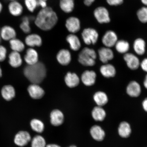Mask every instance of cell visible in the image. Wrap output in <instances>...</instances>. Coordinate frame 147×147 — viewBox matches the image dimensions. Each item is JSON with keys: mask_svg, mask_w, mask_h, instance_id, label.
I'll return each mask as SVG.
<instances>
[{"mask_svg": "<svg viewBox=\"0 0 147 147\" xmlns=\"http://www.w3.org/2000/svg\"><path fill=\"white\" fill-rule=\"evenodd\" d=\"M34 21L35 25L38 28L47 32L52 30L56 26L58 22V17L54 9L47 6L41 9Z\"/></svg>", "mask_w": 147, "mask_h": 147, "instance_id": "obj_1", "label": "cell"}, {"mask_svg": "<svg viewBox=\"0 0 147 147\" xmlns=\"http://www.w3.org/2000/svg\"><path fill=\"white\" fill-rule=\"evenodd\" d=\"M26 78L32 84L41 83L47 75V69L44 64L41 62L32 65H27L24 69Z\"/></svg>", "mask_w": 147, "mask_h": 147, "instance_id": "obj_2", "label": "cell"}, {"mask_svg": "<svg viewBox=\"0 0 147 147\" xmlns=\"http://www.w3.org/2000/svg\"><path fill=\"white\" fill-rule=\"evenodd\" d=\"M97 54L94 50L86 47L79 53L78 61L82 65L87 67H92L96 63Z\"/></svg>", "mask_w": 147, "mask_h": 147, "instance_id": "obj_3", "label": "cell"}, {"mask_svg": "<svg viewBox=\"0 0 147 147\" xmlns=\"http://www.w3.org/2000/svg\"><path fill=\"white\" fill-rule=\"evenodd\" d=\"M81 34L83 41L87 45H94L98 41V33L96 29L92 28H84Z\"/></svg>", "mask_w": 147, "mask_h": 147, "instance_id": "obj_4", "label": "cell"}, {"mask_svg": "<svg viewBox=\"0 0 147 147\" xmlns=\"http://www.w3.org/2000/svg\"><path fill=\"white\" fill-rule=\"evenodd\" d=\"M93 15L97 22L100 24L108 23L111 21L109 12L105 7H97L94 11Z\"/></svg>", "mask_w": 147, "mask_h": 147, "instance_id": "obj_5", "label": "cell"}, {"mask_svg": "<svg viewBox=\"0 0 147 147\" xmlns=\"http://www.w3.org/2000/svg\"><path fill=\"white\" fill-rule=\"evenodd\" d=\"M66 29L70 34H76L81 28L80 20L78 17L71 16L67 18L65 22Z\"/></svg>", "mask_w": 147, "mask_h": 147, "instance_id": "obj_6", "label": "cell"}, {"mask_svg": "<svg viewBox=\"0 0 147 147\" xmlns=\"http://www.w3.org/2000/svg\"><path fill=\"white\" fill-rule=\"evenodd\" d=\"M0 34L2 40L9 41L16 38L17 32L13 27L5 25L0 28Z\"/></svg>", "mask_w": 147, "mask_h": 147, "instance_id": "obj_7", "label": "cell"}, {"mask_svg": "<svg viewBox=\"0 0 147 147\" xmlns=\"http://www.w3.org/2000/svg\"><path fill=\"white\" fill-rule=\"evenodd\" d=\"M32 137L28 132L21 131L15 136L14 142L18 146L23 147L26 146L32 140Z\"/></svg>", "mask_w": 147, "mask_h": 147, "instance_id": "obj_8", "label": "cell"}, {"mask_svg": "<svg viewBox=\"0 0 147 147\" xmlns=\"http://www.w3.org/2000/svg\"><path fill=\"white\" fill-rule=\"evenodd\" d=\"M102 41L103 45L105 47L110 48L115 46L118 41V37L115 32L109 30L107 31L103 36Z\"/></svg>", "mask_w": 147, "mask_h": 147, "instance_id": "obj_9", "label": "cell"}, {"mask_svg": "<svg viewBox=\"0 0 147 147\" xmlns=\"http://www.w3.org/2000/svg\"><path fill=\"white\" fill-rule=\"evenodd\" d=\"M27 91L30 96L35 100H39L45 94V91L38 84H32L28 86Z\"/></svg>", "mask_w": 147, "mask_h": 147, "instance_id": "obj_10", "label": "cell"}, {"mask_svg": "<svg viewBox=\"0 0 147 147\" xmlns=\"http://www.w3.org/2000/svg\"><path fill=\"white\" fill-rule=\"evenodd\" d=\"M123 58L127 67L130 69L135 70L138 68L140 66V63L139 58L132 53H126L124 55Z\"/></svg>", "mask_w": 147, "mask_h": 147, "instance_id": "obj_11", "label": "cell"}, {"mask_svg": "<svg viewBox=\"0 0 147 147\" xmlns=\"http://www.w3.org/2000/svg\"><path fill=\"white\" fill-rule=\"evenodd\" d=\"M25 43L30 48L40 47L42 44V39L39 34L35 33L28 34L25 40Z\"/></svg>", "mask_w": 147, "mask_h": 147, "instance_id": "obj_12", "label": "cell"}, {"mask_svg": "<svg viewBox=\"0 0 147 147\" xmlns=\"http://www.w3.org/2000/svg\"><path fill=\"white\" fill-rule=\"evenodd\" d=\"M50 122L52 125L58 127L63 124L64 119L63 113L61 110L56 109L51 111L50 115Z\"/></svg>", "mask_w": 147, "mask_h": 147, "instance_id": "obj_13", "label": "cell"}, {"mask_svg": "<svg viewBox=\"0 0 147 147\" xmlns=\"http://www.w3.org/2000/svg\"><path fill=\"white\" fill-rule=\"evenodd\" d=\"M9 13L14 17H18L22 15L24 11V7L18 1L10 2L8 5Z\"/></svg>", "mask_w": 147, "mask_h": 147, "instance_id": "obj_14", "label": "cell"}, {"mask_svg": "<svg viewBox=\"0 0 147 147\" xmlns=\"http://www.w3.org/2000/svg\"><path fill=\"white\" fill-rule=\"evenodd\" d=\"M98 53L100 60L104 64L107 63L109 61L113 59L114 57L113 51L110 48L106 47L99 49Z\"/></svg>", "mask_w": 147, "mask_h": 147, "instance_id": "obj_15", "label": "cell"}, {"mask_svg": "<svg viewBox=\"0 0 147 147\" xmlns=\"http://www.w3.org/2000/svg\"><path fill=\"white\" fill-rule=\"evenodd\" d=\"M96 73L94 71L86 70L82 74L81 80L84 85L91 86L96 82Z\"/></svg>", "mask_w": 147, "mask_h": 147, "instance_id": "obj_16", "label": "cell"}, {"mask_svg": "<svg viewBox=\"0 0 147 147\" xmlns=\"http://www.w3.org/2000/svg\"><path fill=\"white\" fill-rule=\"evenodd\" d=\"M141 88L140 84L135 81L130 82L126 88V93L130 97H136L140 95Z\"/></svg>", "mask_w": 147, "mask_h": 147, "instance_id": "obj_17", "label": "cell"}, {"mask_svg": "<svg viewBox=\"0 0 147 147\" xmlns=\"http://www.w3.org/2000/svg\"><path fill=\"white\" fill-rule=\"evenodd\" d=\"M56 58L59 63L61 65H67L71 62V55L68 50L63 49L59 51L57 54Z\"/></svg>", "mask_w": 147, "mask_h": 147, "instance_id": "obj_18", "label": "cell"}, {"mask_svg": "<svg viewBox=\"0 0 147 147\" xmlns=\"http://www.w3.org/2000/svg\"><path fill=\"white\" fill-rule=\"evenodd\" d=\"M24 59L28 65H33L37 63L38 60L37 51L33 48H29L27 49Z\"/></svg>", "mask_w": 147, "mask_h": 147, "instance_id": "obj_19", "label": "cell"}, {"mask_svg": "<svg viewBox=\"0 0 147 147\" xmlns=\"http://www.w3.org/2000/svg\"><path fill=\"white\" fill-rule=\"evenodd\" d=\"M90 134L93 139L97 141H102L105 137L104 130L100 126L94 125L90 129Z\"/></svg>", "mask_w": 147, "mask_h": 147, "instance_id": "obj_20", "label": "cell"}, {"mask_svg": "<svg viewBox=\"0 0 147 147\" xmlns=\"http://www.w3.org/2000/svg\"><path fill=\"white\" fill-rule=\"evenodd\" d=\"M66 40L69 44L70 48L73 51H78L81 47L80 38L75 34H70L68 35Z\"/></svg>", "mask_w": 147, "mask_h": 147, "instance_id": "obj_21", "label": "cell"}, {"mask_svg": "<svg viewBox=\"0 0 147 147\" xmlns=\"http://www.w3.org/2000/svg\"><path fill=\"white\" fill-rule=\"evenodd\" d=\"M1 93L5 100L10 101L16 96V92L14 87L11 85H5L2 88Z\"/></svg>", "mask_w": 147, "mask_h": 147, "instance_id": "obj_22", "label": "cell"}, {"mask_svg": "<svg viewBox=\"0 0 147 147\" xmlns=\"http://www.w3.org/2000/svg\"><path fill=\"white\" fill-rule=\"evenodd\" d=\"M9 63L14 68H17L21 66L23 63V60L20 53L12 51L9 56Z\"/></svg>", "mask_w": 147, "mask_h": 147, "instance_id": "obj_23", "label": "cell"}, {"mask_svg": "<svg viewBox=\"0 0 147 147\" xmlns=\"http://www.w3.org/2000/svg\"><path fill=\"white\" fill-rule=\"evenodd\" d=\"M100 71L103 76L107 78H113L116 74L114 66L110 64H104L101 66Z\"/></svg>", "mask_w": 147, "mask_h": 147, "instance_id": "obj_24", "label": "cell"}, {"mask_svg": "<svg viewBox=\"0 0 147 147\" xmlns=\"http://www.w3.org/2000/svg\"><path fill=\"white\" fill-rule=\"evenodd\" d=\"M66 85L69 88H73L77 87L80 82V79L76 74L68 72L64 78Z\"/></svg>", "mask_w": 147, "mask_h": 147, "instance_id": "obj_25", "label": "cell"}, {"mask_svg": "<svg viewBox=\"0 0 147 147\" xmlns=\"http://www.w3.org/2000/svg\"><path fill=\"white\" fill-rule=\"evenodd\" d=\"M59 6L63 12L67 14L70 13L74 10L75 0H60Z\"/></svg>", "mask_w": 147, "mask_h": 147, "instance_id": "obj_26", "label": "cell"}, {"mask_svg": "<svg viewBox=\"0 0 147 147\" xmlns=\"http://www.w3.org/2000/svg\"><path fill=\"white\" fill-rule=\"evenodd\" d=\"M118 132L120 136L124 138L130 136L131 133V129L130 125L126 121H123L119 124Z\"/></svg>", "mask_w": 147, "mask_h": 147, "instance_id": "obj_27", "label": "cell"}, {"mask_svg": "<svg viewBox=\"0 0 147 147\" xmlns=\"http://www.w3.org/2000/svg\"><path fill=\"white\" fill-rule=\"evenodd\" d=\"M92 117L96 121H102L105 119L106 113L102 107L97 106L93 108L91 113Z\"/></svg>", "mask_w": 147, "mask_h": 147, "instance_id": "obj_28", "label": "cell"}, {"mask_svg": "<svg viewBox=\"0 0 147 147\" xmlns=\"http://www.w3.org/2000/svg\"><path fill=\"white\" fill-rule=\"evenodd\" d=\"M146 43L145 40L141 38H138L134 42L133 48L134 51L139 55H143L146 52Z\"/></svg>", "mask_w": 147, "mask_h": 147, "instance_id": "obj_29", "label": "cell"}, {"mask_svg": "<svg viewBox=\"0 0 147 147\" xmlns=\"http://www.w3.org/2000/svg\"><path fill=\"white\" fill-rule=\"evenodd\" d=\"M93 98L97 106L102 107L105 105L108 101L107 95L105 92L102 91L95 92L93 95Z\"/></svg>", "mask_w": 147, "mask_h": 147, "instance_id": "obj_30", "label": "cell"}, {"mask_svg": "<svg viewBox=\"0 0 147 147\" xmlns=\"http://www.w3.org/2000/svg\"><path fill=\"white\" fill-rule=\"evenodd\" d=\"M32 19L34 20V18H33L28 16H24L22 18L21 23L20 25V28L21 30L25 34H28L31 33L32 29L30 27V23L31 20Z\"/></svg>", "mask_w": 147, "mask_h": 147, "instance_id": "obj_31", "label": "cell"}, {"mask_svg": "<svg viewBox=\"0 0 147 147\" xmlns=\"http://www.w3.org/2000/svg\"><path fill=\"white\" fill-rule=\"evenodd\" d=\"M10 47L13 51L18 53L22 52L25 48L24 42L16 38L9 41Z\"/></svg>", "mask_w": 147, "mask_h": 147, "instance_id": "obj_32", "label": "cell"}, {"mask_svg": "<svg viewBox=\"0 0 147 147\" xmlns=\"http://www.w3.org/2000/svg\"><path fill=\"white\" fill-rule=\"evenodd\" d=\"M30 125L33 131L38 133H43L45 130V125L40 119H34L31 121Z\"/></svg>", "mask_w": 147, "mask_h": 147, "instance_id": "obj_33", "label": "cell"}, {"mask_svg": "<svg viewBox=\"0 0 147 147\" xmlns=\"http://www.w3.org/2000/svg\"><path fill=\"white\" fill-rule=\"evenodd\" d=\"M115 46L116 50L121 54H126L130 48L129 43L123 40H118Z\"/></svg>", "mask_w": 147, "mask_h": 147, "instance_id": "obj_34", "label": "cell"}, {"mask_svg": "<svg viewBox=\"0 0 147 147\" xmlns=\"http://www.w3.org/2000/svg\"><path fill=\"white\" fill-rule=\"evenodd\" d=\"M31 142V147H46L47 146L45 138L40 135L34 136Z\"/></svg>", "mask_w": 147, "mask_h": 147, "instance_id": "obj_35", "label": "cell"}, {"mask_svg": "<svg viewBox=\"0 0 147 147\" xmlns=\"http://www.w3.org/2000/svg\"><path fill=\"white\" fill-rule=\"evenodd\" d=\"M137 15L138 19L143 23H147V7H141L137 11Z\"/></svg>", "mask_w": 147, "mask_h": 147, "instance_id": "obj_36", "label": "cell"}, {"mask_svg": "<svg viewBox=\"0 0 147 147\" xmlns=\"http://www.w3.org/2000/svg\"><path fill=\"white\" fill-rule=\"evenodd\" d=\"M24 4L29 12L33 13L38 7L37 0H24Z\"/></svg>", "mask_w": 147, "mask_h": 147, "instance_id": "obj_37", "label": "cell"}, {"mask_svg": "<svg viewBox=\"0 0 147 147\" xmlns=\"http://www.w3.org/2000/svg\"><path fill=\"white\" fill-rule=\"evenodd\" d=\"M7 50L4 46L0 45V62H3L6 59Z\"/></svg>", "mask_w": 147, "mask_h": 147, "instance_id": "obj_38", "label": "cell"}, {"mask_svg": "<svg viewBox=\"0 0 147 147\" xmlns=\"http://www.w3.org/2000/svg\"><path fill=\"white\" fill-rule=\"evenodd\" d=\"M108 4L111 6H117L122 4L124 0H106Z\"/></svg>", "mask_w": 147, "mask_h": 147, "instance_id": "obj_39", "label": "cell"}, {"mask_svg": "<svg viewBox=\"0 0 147 147\" xmlns=\"http://www.w3.org/2000/svg\"><path fill=\"white\" fill-rule=\"evenodd\" d=\"M38 2V7L41 8H44L47 7V0H37Z\"/></svg>", "mask_w": 147, "mask_h": 147, "instance_id": "obj_40", "label": "cell"}, {"mask_svg": "<svg viewBox=\"0 0 147 147\" xmlns=\"http://www.w3.org/2000/svg\"><path fill=\"white\" fill-rule=\"evenodd\" d=\"M141 69L146 72H147V58L143 59L140 64Z\"/></svg>", "mask_w": 147, "mask_h": 147, "instance_id": "obj_41", "label": "cell"}, {"mask_svg": "<svg viewBox=\"0 0 147 147\" xmlns=\"http://www.w3.org/2000/svg\"><path fill=\"white\" fill-rule=\"evenodd\" d=\"M95 1V0H84L83 2L86 6L90 7L94 2Z\"/></svg>", "mask_w": 147, "mask_h": 147, "instance_id": "obj_42", "label": "cell"}, {"mask_svg": "<svg viewBox=\"0 0 147 147\" xmlns=\"http://www.w3.org/2000/svg\"><path fill=\"white\" fill-rule=\"evenodd\" d=\"M142 106L143 109L147 113V97L143 101Z\"/></svg>", "mask_w": 147, "mask_h": 147, "instance_id": "obj_43", "label": "cell"}, {"mask_svg": "<svg viewBox=\"0 0 147 147\" xmlns=\"http://www.w3.org/2000/svg\"><path fill=\"white\" fill-rule=\"evenodd\" d=\"M46 147H61L57 144H49L47 145Z\"/></svg>", "mask_w": 147, "mask_h": 147, "instance_id": "obj_44", "label": "cell"}, {"mask_svg": "<svg viewBox=\"0 0 147 147\" xmlns=\"http://www.w3.org/2000/svg\"><path fill=\"white\" fill-rule=\"evenodd\" d=\"M143 85L145 88L147 89V74L146 75L144 79V82H143Z\"/></svg>", "mask_w": 147, "mask_h": 147, "instance_id": "obj_45", "label": "cell"}, {"mask_svg": "<svg viewBox=\"0 0 147 147\" xmlns=\"http://www.w3.org/2000/svg\"><path fill=\"white\" fill-rule=\"evenodd\" d=\"M3 9V6L2 3L0 1V13H1V12H2Z\"/></svg>", "mask_w": 147, "mask_h": 147, "instance_id": "obj_46", "label": "cell"}, {"mask_svg": "<svg viewBox=\"0 0 147 147\" xmlns=\"http://www.w3.org/2000/svg\"><path fill=\"white\" fill-rule=\"evenodd\" d=\"M141 2L145 6L147 7V0H141Z\"/></svg>", "mask_w": 147, "mask_h": 147, "instance_id": "obj_47", "label": "cell"}, {"mask_svg": "<svg viewBox=\"0 0 147 147\" xmlns=\"http://www.w3.org/2000/svg\"><path fill=\"white\" fill-rule=\"evenodd\" d=\"M2 76V70L1 69V66H0V78Z\"/></svg>", "mask_w": 147, "mask_h": 147, "instance_id": "obj_48", "label": "cell"}, {"mask_svg": "<svg viewBox=\"0 0 147 147\" xmlns=\"http://www.w3.org/2000/svg\"><path fill=\"white\" fill-rule=\"evenodd\" d=\"M7 1H8L9 3V2H10L16 1H18V0H7Z\"/></svg>", "mask_w": 147, "mask_h": 147, "instance_id": "obj_49", "label": "cell"}, {"mask_svg": "<svg viewBox=\"0 0 147 147\" xmlns=\"http://www.w3.org/2000/svg\"><path fill=\"white\" fill-rule=\"evenodd\" d=\"M77 147L76 146H75V145H71V146H70L69 147Z\"/></svg>", "mask_w": 147, "mask_h": 147, "instance_id": "obj_50", "label": "cell"}, {"mask_svg": "<svg viewBox=\"0 0 147 147\" xmlns=\"http://www.w3.org/2000/svg\"><path fill=\"white\" fill-rule=\"evenodd\" d=\"M2 40V39H1V34H0V44H1V43Z\"/></svg>", "mask_w": 147, "mask_h": 147, "instance_id": "obj_51", "label": "cell"}]
</instances>
